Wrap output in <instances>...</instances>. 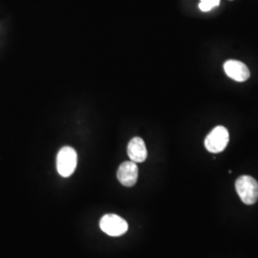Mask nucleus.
<instances>
[{
	"instance_id": "423d86ee",
	"label": "nucleus",
	"mask_w": 258,
	"mask_h": 258,
	"mask_svg": "<svg viewBox=\"0 0 258 258\" xmlns=\"http://www.w3.org/2000/svg\"><path fill=\"white\" fill-rule=\"evenodd\" d=\"M138 166L136 163L130 161L124 162L120 165L117 172V178L122 185L130 187L136 184L138 180Z\"/></svg>"
},
{
	"instance_id": "7ed1b4c3",
	"label": "nucleus",
	"mask_w": 258,
	"mask_h": 258,
	"mask_svg": "<svg viewBox=\"0 0 258 258\" xmlns=\"http://www.w3.org/2000/svg\"><path fill=\"white\" fill-rule=\"evenodd\" d=\"M230 135L228 129L218 125L212 129L210 134L205 139V147L209 152L220 153L225 150L229 144Z\"/></svg>"
},
{
	"instance_id": "f03ea898",
	"label": "nucleus",
	"mask_w": 258,
	"mask_h": 258,
	"mask_svg": "<svg viewBox=\"0 0 258 258\" xmlns=\"http://www.w3.org/2000/svg\"><path fill=\"white\" fill-rule=\"evenodd\" d=\"M78 163V155L74 148L64 147L56 156V169L59 175L69 177L74 173Z\"/></svg>"
},
{
	"instance_id": "39448f33",
	"label": "nucleus",
	"mask_w": 258,
	"mask_h": 258,
	"mask_svg": "<svg viewBox=\"0 0 258 258\" xmlns=\"http://www.w3.org/2000/svg\"><path fill=\"white\" fill-rule=\"evenodd\" d=\"M224 70L228 77L238 83L246 82L250 76L247 65L234 59H230L226 61L224 64Z\"/></svg>"
},
{
	"instance_id": "0eeeda50",
	"label": "nucleus",
	"mask_w": 258,
	"mask_h": 258,
	"mask_svg": "<svg viewBox=\"0 0 258 258\" xmlns=\"http://www.w3.org/2000/svg\"><path fill=\"white\" fill-rule=\"evenodd\" d=\"M127 154L134 163L145 162L148 158V149L144 140L140 137L132 139L127 147Z\"/></svg>"
},
{
	"instance_id": "20e7f679",
	"label": "nucleus",
	"mask_w": 258,
	"mask_h": 258,
	"mask_svg": "<svg viewBox=\"0 0 258 258\" xmlns=\"http://www.w3.org/2000/svg\"><path fill=\"white\" fill-rule=\"evenodd\" d=\"M101 230L110 236H120L128 230V224L117 214H105L100 221Z\"/></svg>"
},
{
	"instance_id": "f257e3e1",
	"label": "nucleus",
	"mask_w": 258,
	"mask_h": 258,
	"mask_svg": "<svg viewBox=\"0 0 258 258\" xmlns=\"http://www.w3.org/2000/svg\"><path fill=\"white\" fill-rule=\"evenodd\" d=\"M235 189L243 203L253 205L257 202L258 182L251 176H240L235 182Z\"/></svg>"
},
{
	"instance_id": "6e6552de",
	"label": "nucleus",
	"mask_w": 258,
	"mask_h": 258,
	"mask_svg": "<svg viewBox=\"0 0 258 258\" xmlns=\"http://www.w3.org/2000/svg\"><path fill=\"white\" fill-rule=\"evenodd\" d=\"M219 4L220 0H200L199 9L202 12H209L214 7H217Z\"/></svg>"
}]
</instances>
